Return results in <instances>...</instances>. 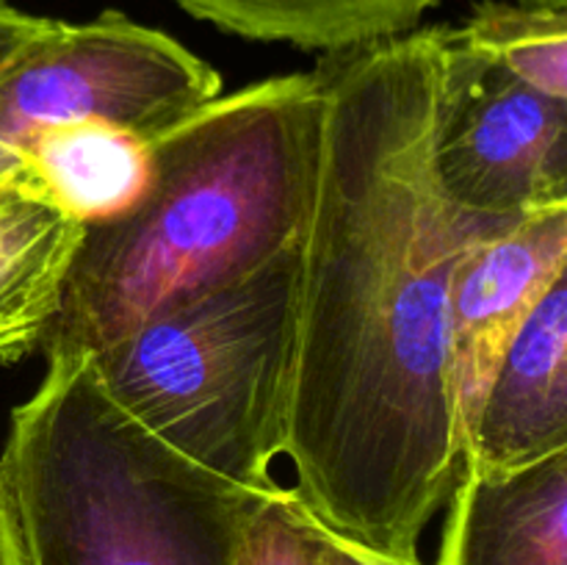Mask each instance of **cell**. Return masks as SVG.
<instances>
[{"label":"cell","mask_w":567,"mask_h":565,"mask_svg":"<svg viewBox=\"0 0 567 565\" xmlns=\"http://www.w3.org/2000/svg\"><path fill=\"white\" fill-rule=\"evenodd\" d=\"M0 476L22 565H238L266 496L144 430L92 355L48 358L11 410Z\"/></svg>","instance_id":"obj_3"},{"label":"cell","mask_w":567,"mask_h":565,"mask_svg":"<svg viewBox=\"0 0 567 565\" xmlns=\"http://www.w3.org/2000/svg\"><path fill=\"white\" fill-rule=\"evenodd\" d=\"M435 565H567V452L518 469L463 465Z\"/></svg>","instance_id":"obj_9"},{"label":"cell","mask_w":567,"mask_h":565,"mask_svg":"<svg viewBox=\"0 0 567 565\" xmlns=\"http://www.w3.org/2000/svg\"><path fill=\"white\" fill-rule=\"evenodd\" d=\"M526 6H548V9H567V0H518Z\"/></svg>","instance_id":"obj_18"},{"label":"cell","mask_w":567,"mask_h":565,"mask_svg":"<svg viewBox=\"0 0 567 565\" xmlns=\"http://www.w3.org/2000/svg\"><path fill=\"white\" fill-rule=\"evenodd\" d=\"M446 28L324 53L316 194L297 253L293 496L377 557L421 563L463 474L452 282L515 219L460 210L432 166Z\"/></svg>","instance_id":"obj_1"},{"label":"cell","mask_w":567,"mask_h":565,"mask_svg":"<svg viewBox=\"0 0 567 565\" xmlns=\"http://www.w3.org/2000/svg\"><path fill=\"white\" fill-rule=\"evenodd\" d=\"M563 275L567 205L509 222L460 264L452 282V380L463 454L493 369L537 299Z\"/></svg>","instance_id":"obj_7"},{"label":"cell","mask_w":567,"mask_h":565,"mask_svg":"<svg viewBox=\"0 0 567 565\" xmlns=\"http://www.w3.org/2000/svg\"><path fill=\"white\" fill-rule=\"evenodd\" d=\"M238 565H336L327 532L291 487L266 493L244 530Z\"/></svg>","instance_id":"obj_14"},{"label":"cell","mask_w":567,"mask_h":565,"mask_svg":"<svg viewBox=\"0 0 567 565\" xmlns=\"http://www.w3.org/2000/svg\"><path fill=\"white\" fill-rule=\"evenodd\" d=\"M327 532V548H330V557L336 565H402V563H393V559L385 557H377V554L365 552V548L354 546V543L343 541V537L332 535L330 530ZM424 565V563H419Z\"/></svg>","instance_id":"obj_16"},{"label":"cell","mask_w":567,"mask_h":565,"mask_svg":"<svg viewBox=\"0 0 567 565\" xmlns=\"http://www.w3.org/2000/svg\"><path fill=\"white\" fill-rule=\"evenodd\" d=\"M0 565H22L20 546H17L14 518H11V504L6 496L3 476H0Z\"/></svg>","instance_id":"obj_17"},{"label":"cell","mask_w":567,"mask_h":565,"mask_svg":"<svg viewBox=\"0 0 567 565\" xmlns=\"http://www.w3.org/2000/svg\"><path fill=\"white\" fill-rule=\"evenodd\" d=\"M432 166L460 210L491 219L567 205V103L443 37Z\"/></svg>","instance_id":"obj_6"},{"label":"cell","mask_w":567,"mask_h":565,"mask_svg":"<svg viewBox=\"0 0 567 565\" xmlns=\"http://www.w3.org/2000/svg\"><path fill=\"white\" fill-rule=\"evenodd\" d=\"M197 20L258 42L347 50L408 33L441 0H175Z\"/></svg>","instance_id":"obj_12"},{"label":"cell","mask_w":567,"mask_h":565,"mask_svg":"<svg viewBox=\"0 0 567 565\" xmlns=\"http://www.w3.org/2000/svg\"><path fill=\"white\" fill-rule=\"evenodd\" d=\"M48 17H33L0 3V72L48 28Z\"/></svg>","instance_id":"obj_15"},{"label":"cell","mask_w":567,"mask_h":565,"mask_svg":"<svg viewBox=\"0 0 567 565\" xmlns=\"http://www.w3.org/2000/svg\"><path fill=\"white\" fill-rule=\"evenodd\" d=\"M567 452V275L546 288L482 397L465 463L502 471Z\"/></svg>","instance_id":"obj_8"},{"label":"cell","mask_w":567,"mask_h":565,"mask_svg":"<svg viewBox=\"0 0 567 565\" xmlns=\"http://www.w3.org/2000/svg\"><path fill=\"white\" fill-rule=\"evenodd\" d=\"M83 225L55 205L0 192V360L44 341L64 297Z\"/></svg>","instance_id":"obj_11"},{"label":"cell","mask_w":567,"mask_h":565,"mask_svg":"<svg viewBox=\"0 0 567 565\" xmlns=\"http://www.w3.org/2000/svg\"><path fill=\"white\" fill-rule=\"evenodd\" d=\"M452 31L476 55L535 92L567 103V9L485 0L465 25Z\"/></svg>","instance_id":"obj_13"},{"label":"cell","mask_w":567,"mask_h":565,"mask_svg":"<svg viewBox=\"0 0 567 565\" xmlns=\"http://www.w3.org/2000/svg\"><path fill=\"white\" fill-rule=\"evenodd\" d=\"M324 125L319 72L214 97L153 138V183L109 225L83 227L39 347L97 355L166 305L299 247Z\"/></svg>","instance_id":"obj_2"},{"label":"cell","mask_w":567,"mask_h":565,"mask_svg":"<svg viewBox=\"0 0 567 565\" xmlns=\"http://www.w3.org/2000/svg\"><path fill=\"white\" fill-rule=\"evenodd\" d=\"M219 94L214 66L122 11L50 20L0 72V192L17 188L22 150L44 127L97 116L155 138Z\"/></svg>","instance_id":"obj_5"},{"label":"cell","mask_w":567,"mask_h":565,"mask_svg":"<svg viewBox=\"0 0 567 565\" xmlns=\"http://www.w3.org/2000/svg\"><path fill=\"white\" fill-rule=\"evenodd\" d=\"M153 183V138L120 122L50 125L25 144L14 186L55 205L83 227L131 214Z\"/></svg>","instance_id":"obj_10"},{"label":"cell","mask_w":567,"mask_h":565,"mask_svg":"<svg viewBox=\"0 0 567 565\" xmlns=\"http://www.w3.org/2000/svg\"><path fill=\"white\" fill-rule=\"evenodd\" d=\"M297 249L155 310L92 355L109 397L203 469L252 491L280 482Z\"/></svg>","instance_id":"obj_4"}]
</instances>
